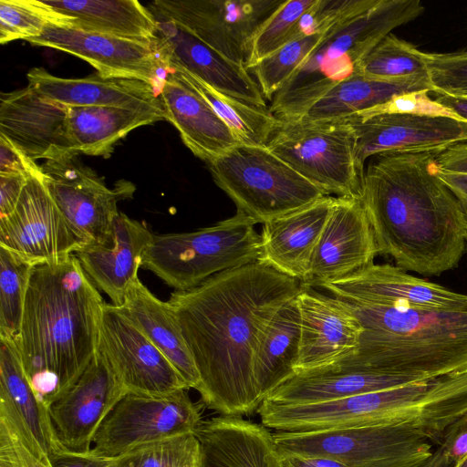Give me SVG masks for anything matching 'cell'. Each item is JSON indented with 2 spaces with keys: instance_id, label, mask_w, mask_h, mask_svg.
<instances>
[{
  "instance_id": "obj_41",
  "label": "cell",
  "mask_w": 467,
  "mask_h": 467,
  "mask_svg": "<svg viewBox=\"0 0 467 467\" xmlns=\"http://www.w3.org/2000/svg\"><path fill=\"white\" fill-rule=\"evenodd\" d=\"M32 267L0 247V338L18 337Z\"/></svg>"
},
{
  "instance_id": "obj_52",
  "label": "cell",
  "mask_w": 467,
  "mask_h": 467,
  "mask_svg": "<svg viewBox=\"0 0 467 467\" xmlns=\"http://www.w3.org/2000/svg\"><path fill=\"white\" fill-rule=\"evenodd\" d=\"M440 169L460 173H467V142L457 143L436 156Z\"/></svg>"
},
{
  "instance_id": "obj_6",
  "label": "cell",
  "mask_w": 467,
  "mask_h": 467,
  "mask_svg": "<svg viewBox=\"0 0 467 467\" xmlns=\"http://www.w3.org/2000/svg\"><path fill=\"white\" fill-rule=\"evenodd\" d=\"M242 213L192 232L153 234L141 267L175 291L196 287L211 276L260 260L261 234Z\"/></svg>"
},
{
  "instance_id": "obj_50",
  "label": "cell",
  "mask_w": 467,
  "mask_h": 467,
  "mask_svg": "<svg viewBox=\"0 0 467 467\" xmlns=\"http://www.w3.org/2000/svg\"><path fill=\"white\" fill-rule=\"evenodd\" d=\"M51 467H110V459L97 457L89 452L79 454L67 451L49 458Z\"/></svg>"
},
{
  "instance_id": "obj_7",
  "label": "cell",
  "mask_w": 467,
  "mask_h": 467,
  "mask_svg": "<svg viewBox=\"0 0 467 467\" xmlns=\"http://www.w3.org/2000/svg\"><path fill=\"white\" fill-rule=\"evenodd\" d=\"M208 167L236 212L256 223L263 224L326 196L266 146L238 144Z\"/></svg>"
},
{
  "instance_id": "obj_55",
  "label": "cell",
  "mask_w": 467,
  "mask_h": 467,
  "mask_svg": "<svg viewBox=\"0 0 467 467\" xmlns=\"http://www.w3.org/2000/svg\"><path fill=\"white\" fill-rule=\"evenodd\" d=\"M456 467H467V454L462 458V460L458 463Z\"/></svg>"
},
{
  "instance_id": "obj_29",
  "label": "cell",
  "mask_w": 467,
  "mask_h": 467,
  "mask_svg": "<svg viewBox=\"0 0 467 467\" xmlns=\"http://www.w3.org/2000/svg\"><path fill=\"white\" fill-rule=\"evenodd\" d=\"M195 435L199 467H282L274 435L263 424L223 415L202 421Z\"/></svg>"
},
{
  "instance_id": "obj_1",
  "label": "cell",
  "mask_w": 467,
  "mask_h": 467,
  "mask_svg": "<svg viewBox=\"0 0 467 467\" xmlns=\"http://www.w3.org/2000/svg\"><path fill=\"white\" fill-rule=\"evenodd\" d=\"M304 283L256 261L216 274L167 301L197 367L202 403L223 416L250 415L262 400L253 376L259 335Z\"/></svg>"
},
{
  "instance_id": "obj_13",
  "label": "cell",
  "mask_w": 467,
  "mask_h": 467,
  "mask_svg": "<svg viewBox=\"0 0 467 467\" xmlns=\"http://www.w3.org/2000/svg\"><path fill=\"white\" fill-rule=\"evenodd\" d=\"M26 41L74 55L103 77L140 79L159 92L172 71L168 47L159 36L152 39L124 38L51 25L39 36Z\"/></svg>"
},
{
  "instance_id": "obj_10",
  "label": "cell",
  "mask_w": 467,
  "mask_h": 467,
  "mask_svg": "<svg viewBox=\"0 0 467 467\" xmlns=\"http://www.w3.org/2000/svg\"><path fill=\"white\" fill-rule=\"evenodd\" d=\"M433 379L320 403L283 405L264 400L257 412L264 426L277 431L305 432L408 424L414 419L415 404Z\"/></svg>"
},
{
  "instance_id": "obj_47",
  "label": "cell",
  "mask_w": 467,
  "mask_h": 467,
  "mask_svg": "<svg viewBox=\"0 0 467 467\" xmlns=\"http://www.w3.org/2000/svg\"><path fill=\"white\" fill-rule=\"evenodd\" d=\"M0 467H51L36 455L14 429L0 419Z\"/></svg>"
},
{
  "instance_id": "obj_48",
  "label": "cell",
  "mask_w": 467,
  "mask_h": 467,
  "mask_svg": "<svg viewBox=\"0 0 467 467\" xmlns=\"http://www.w3.org/2000/svg\"><path fill=\"white\" fill-rule=\"evenodd\" d=\"M0 174L42 177L41 166L0 135Z\"/></svg>"
},
{
  "instance_id": "obj_3",
  "label": "cell",
  "mask_w": 467,
  "mask_h": 467,
  "mask_svg": "<svg viewBox=\"0 0 467 467\" xmlns=\"http://www.w3.org/2000/svg\"><path fill=\"white\" fill-rule=\"evenodd\" d=\"M104 304L75 254L32 267L15 344L36 394L47 409L94 358Z\"/></svg>"
},
{
  "instance_id": "obj_23",
  "label": "cell",
  "mask_w": 467,
  "mask_h": 467,
  "mask_svg": "<svg viewBox=\"0 0 467 467\" xmlns=\"http://www.w3.org/2000/svg\"><path fill=\"white\" fill-rule=\"evenodd\" d=\"M152 234L145 224L119 212L105 243H88L75 254L95 286L114 306L124 304L130 286L139 278L143 252Z\"/></svg>"
},
{
  "instance_id": "obj_21",
  "label": "cell",
  "mask_w": 467,
  "mask_h": 467,
  "mask_svg": "<svg viewBox=\"0 0 467 467\" xmlns=\"http://www.w3.org/2000/svg\"><path fill=\"white\" fill-rule=\"evenodd\" d=\"M346 302L467 311V295L415 277L398 266L372 264L318 285Z\"/></svg>"
},
{
  "instance_id": "obj_20",
  "label": "cell",
  "mask_w": 467,
  "mask_h": 467,
  "mask_svg": "<svg viewBox=\"0 0 467 467\" xmlns=\"http://www.w3.org/2000/svg\"><path fill=\"white\" fill-rule=\"evenodd\" d=\"M296 300L301 319L296 373L334 366L357 351L362 328L346 301L312 287Z\"/></svg>"
},
{
  "instance_id": "obj_36",
  "label": "cell",
  "mask_w": 467,
  "mask_h": 467,
  "mask_svg": "<svg viewBox=\"0 0 467 467\" xmlns=\"http://www.w3.org/2000/svg\"><path fill=\"white\" fill-rule=\"evenodd\" d=\"M173 71L193 88L232 130L240 144L266 146L282 124L269 109L212 88L198 77L171 62Z\"/></svg>"
},
{
  "instance_id": "obj_43",
  "label": "cell",
  "mask_w": 467,
  "mask_h": 467,
  "mask_svg": "<svg viewBox=\"0 0 467 467\" xmlns=\"http://www.w3.org/2000/svg\"><path fill=\"white\" fill-rule=\"evenodd\" d=\"M315 1L285 0L255 33L245 67L249 70L292 40L303 36V16Z\"/></svg>"
},
{
  "instance_id": "obj_15",
  "label": "cell",
  "mask_w": 467,
  "mask_h": 467,
  "mask_svg": "<svg viewBox=\"0 0 467 467\" xmlns=\"http://www.w3.org/2000/svg\"><path fill=\"white\" fill-rule=\"evenodd\" d=\"M41 170L49 194L82 240L105 243L119 213L118 202L132 196L133 185L124 182L108 188L78 155L46 161Z\"/></svg>"
},
{
  "instance_id": "obj_53",
  "label": "cell",
  "mask_w": 467,
  "mask_h": 467,
  "mask_svg": "<svg viewBox=\"0 0 467 467\" xmlns=\"http://www.w3.org/2000/svg\"><path fill=\"white\" fill-rule=\"evenodd\" d=\"M436 175L456 198L467 222V173L448 171L437 167Z\"/></svg>"
},
{
  "instance_id": "obj_11",
  "label": "cell",
  "mask_w": 467,
  "mask_h": 467,
  "mask_svg": "<svg viewBox=\"0 0 467 467\" xmlns=\"http://www.w3.org/2000/svg\"><path fill=\"white\" fill-rule=\"evenodd\" d=\"M202 422L201 407L188 389L158 396L129 392L102 421L89 453L115 458L141 444L195 433Z\"/></svg>"
},
{
  "instance_id": "obj_14",
  "label": "cell",
  "mask_w": 467,
  "mask_h": 467,
  "mask_svg": "<svg viewBox=\"0 0 467 467\" xmlns=\"http://www.w3.org/2000/svg\"><path fill=\"white\" fill-rule=\"evenodd\" d=\"M97 352L126 393L158 396L190 389L170 360L113 304L103 306Z\"/></svg>"
},
{
  "instance_id": "obj_5",
  "label": "cell",
  "mask_w": 467,
  "mask_h": 467,
  "mask_svg": "<svg viewBox=\"0 0 467 467\" xmlns=\"http://www.w3.org/2000/svg\"><path fill=\"white\" fill-rule=\"evenodd\" d=\"M419 0H377L332 26L304 64L275 94L269 109L281 121L301 119L346 78L358 74L363 58L394 28L419 17Z\"/></svg>"
},
{
  "instance_id": "obj_33",
  "label": "cell",
  "mask_w": 467,
  "mask_h": 467,
  "mask_svg": "<svg viewBox=\"0 0 467 467\" xmlns=\"http://www.w3.org/2000/svg\"><path fill=\"white\" fill-rule=\"evenodd\" d=\"M165 119L164 109L105 106L67 107L73 146L78 154L109 156L115 144L133 130Z\"/></svg>"
},
{
  "instance_id": "obj_19",
  "label": "cell",
  "mask_w": 467,
  "mask_h": 467,
  "mask_svg": "<svg viewBox=\"0 0 467 467\" xmlns=\"http://www.w3.org/2000/svg\"><path fill=\"white\" fill-rule=\"evenodd\" d=\"M0 135L33 161L78 155L69 135L67 106L28 86L1 94Z\"/></svg>"
},
{
  "instance_id": "obj_31",
  "label": "cell",
  "mask_w": 467,
  "mask_h": 467,
  "mask_svg": "<svg viewBox=\"0 0 467 467\" xmlns=\"http://www.w3.org/2000/svg\"><path fill=\"white\" fill-rule=\"evenodd\" d=\"M119 307L170 360L187 386L198 390L201 379L197 367L168 302L156 297L137 278Z\"/></svg>"
},
{
  "instance_id": "obj_2",
  "label": "cell",
  "mask_w": 467,
  "mask_h": 467,
  "mask_svg": "<svg viewBox=\"0 0 467 467\" xmlns=\"http://www.w3.org/2000/svg\"><path fill=\"white\" fill-rule=\"evenodd\" d=\"M436 156H376L364 171L358 196L379 254L427 276L456 267L467 237L461 206L436 175Z\"/></svg>"
},
{
  "instance_id": "obj_37",
  "label": "cell",
  "mask_w": 467,
  "mask_h": 467,
  "mask_svg": "<svg viewBox=\"0 0 467 467\" xmlns=\"http://www.w3.org/2000/svg\"><path fill=\"white\" fill-rule=\"evenodd\" d=\"M414 412L408 424L438 445L445 431L467 414V369L434 379Z\"/></svg>"
},
{
  "instance_id": "obj_40",
  "label": "cell",
  "mask_w": 467,
  "mask_h": 467,
  "mask_svg": "<svg viewBox=\"0 0 467 467\" xmlns=\"http://www.w3.org/2000/svg\"><path fill=\"white\" fill-rule=\"evenodd\" d=\"M327 30L297 37L249 69L265 99L272 101L320 44Z\"/></svg>"
},
{
  "instance_id": "obj_35",
  "label": "cell",
  "mask_w": 467,
  "mask_h": 467,
  "mask_svg": "<svg viewBox=\"0 0 467 467\" xmlns=\"http://www.w3.org/2000/svg\"><path fill=\"white\" fill-rule=\"evenodd\" d=\"M420 90L433 91L429 75L378 79L355 74L336 85L301 119L309 121L347 119L398 95Z\"/></svg>"
},
{
  "instance_id": "obj_22",
  "label": "cell",
  "mask_w": 467,
  "mask_h": 467,
  "mask_svg": "<svg viewBox=\"0 0 467 467\" xmlns=\"http://www.w3.org/2000/svg\"><path fill=\"white\" fill-rule=\"evenodd\" d=\"M374 234L358 197H337L316 247L305 286H318L374 263Z\"/></svg>"
},
{
  "instance_id": "obj_46",
  "label": "cell",
  "mask_w": 467,
  "mask_h": 467,
  "mask_svg": "<svg viewBox=\"0 0 467 467\" xmlns=\"http://www.w3.org/2000/svg\"><path fill=\"white\" fill-rule=\"evenodd\" d=\"M467 454V414L444 432L438 448L418 467H456Z\"/></svg>"
},
{
  "instance_id": "obj_32",
  "label": "cell",
  "mask_w": 467,
  "mask_h": 467,
  "mask_svg": "<svg viewBox=\"0 0 467 467\" xmlns=\"http://www.w3.org/2000/svg\"><path fill=\"white\" fill-rule=\"evenodd\" d=\"M300 334V312L295 297L269 319L256 343L253 376L262 402L296 373Z\"/></svg>"
},
{
  "instance_id": "obj_38",
  "label": "cell",
  "mask_w": 467,
  "mask_h": 467,
  "mask_svg": "<svg viewBox=\"0 0 467 467\" xmlns=\"http://www.w3.org/2000/svg\"><path fill=\"white\" fill-rule=\"evenodd\" d=\"M358 74L378 79L428 75L426 53L389 34L363 58Z\"/></svg>"
},
{
  "instance_id": "obj_17",
  "label": "cell",
  "mask_w": 467,
  "mask_h": 467,
  "mask_svg": "<svg viewBox=\"0 0 467 467\" xmlns=\"http://www.w3.org/2000/svg\"><path fill=\"white\" fill-rule=\"evenodd\" d=\"M356 139V161L364 175L373 156L402 153L438 155L457 143L467 142V121L446 117L382 114L348 118Z\"/></svg>"
},
{
  "instance_id": "obj_25",
  "label": "cell",
  "mask_w": 467,
  "mask_h": 467,
  "mask_svg": "<svg viewBox=\"0 0 467 467\" xmlns=\"http://www.w3.org/2000/svg\"><path fill=\"white\" fill-rule=\"evenodd\" d=\"M336 199L326 195L263 223L259 261L304 283Z\"/></svg>"
},
{
  "instance_id": "obj_26",
  "label": "cell",
  "mask_w": 467,
  "mask_h": 467,
  "mask_svg": "<svg viewBox=\"0 0 467 467\" xmlns=\"http://www.w3.org/2000/svg\"><path fill=\"white\" fill-rule=\"evenodd\" d=\"M26 78L27 86L36 92L67 107L163 109L160 92L140 79L103 77L98 72L81 78H64L42 67L30 69Z\"/></svg>"
},
{
  "instance_id": "obj_45",
  "label": "cell",
  "mask_w": 467,
  "mask_h": 467,
  "mask_svg": "<svg viewBox=\"0 0 467 467\" xmlns=\"http://www.w3.org/2000/svg\"><path fill=\"white\" fill-rule=\"evenodd\" d=\"M429 90L407 92L398 95L387 102L357 115L368 118L382 114H410L420 116L446 117L458 120L467 121L451 109L432 99L428 94Z\"/></svg>"
},
{
  "instance_id": "obj_8",
  "label": "cell",
  "mask_w": 467,
  "mask_h": 467,
  "mask_svg": "<svg viewBox=\"0 0 467 467\" xmlns=\"http://www.w3.org/2000/svg\"><path fill=\"white\" fill-rule=\"evenodd\" d=\"M266 147L326 195L359 196L363 176L348 118L282 121Z\"/></svg>"
},
{
  "instance_id": "obj_34",
  "label": "cell",
  "mask_w": 467,
  "mask_h": 467,
  "mask_svg": "<svg viewBox=\"0 0 467 467\" xmlns=\"http://www.w3.org/2000/svg\"><path fill=\"white\" fill-rule=\"evenodd\" d=\"M63 15L74 18L69 28L124 38L157 37V20L136 0H43Z\"/></svg>"
},
{
  "instance_id": "obj_56",
  "label": "cell",
  "mask_w": 467,
  "mask_h": 467,
  "mask_svg": "<svg viewBox=\"0 0 467 467\" xmlns=\"http://www.w3.org/2000/svg\"><path fill=\"white\" fill-rule=\"evenodd\" d=\"M466 249H467V237H466Z\"/></svg>"
},
{
  "instance_id": "obj_42",
  "label": "cell",
  "mask_w": 467,
  "mask_h": 467,
  "mask_svg": "<svg viewBox=\"0 0 467 467\" xmlns=\"http://www.w3.org/2000/svg\"><path fill=\"white\" fill-rule=\"evenodd\" d=\"M200 443L189 432L139 445L110 459V467H199Z\"/></svg>"
},
{
  "instance_id": "obj_4",
  "label": "cell",
  "mask_w": 467,
  "mask_h": 467,
  "mask_svg": "<svg viewBox=\"0 0 467 467\" xmlns=\"http://www.w3.org/2000/svg\"><path fill=\"white\" fill-rule=\"evenodd\" d=\"M347 303L362 328L359 345L328 368L419 379L467 369V311Z\"/></svg>"
},
{
  "instance_id": "obj_27",
  "label": "cell",
  "mask_w": 467,
  "mask_h": 467,
  "mask_svg": "<svg viewBox=\"0 0 467 467\" xmlns=\"http://www.w3.org/2000/svg\"><path fill=\"white\" fill-rule=\"evenodd\" d=\"M160 99L165 119L199 159L209 163L240 144L228 125L173 69L163 82Z\"/></svg>"
},
{
  "instance_id": "obj_44",
  "label": "cell",
  "mask_w": 467,
  "mask_h": 467,
  "mask_svg": "<svg viewBox=\"0 0 467 467\" xmlns=\"http://www.w3.org/2000/svg\"><path fill=\"white\" fill-rule=\"evenodd\" d=\"M426 63L432 92L467 97V51L426 53Z\"/></svg>"
},
{
  "instance_id": "obj_51",
  "label": "cell",
  "mask_w": 467,
  "mask_h": 467,
  "mask_svg": "<svg viewBox=\"0 0 467 467\" xmlns=\"http://www.w3.org/2000/svg\"><path fill=\"white\" fill-rule=\"evenodd\" d=\"M278 448V447H277ZM282 467H348L326 456H308L278 449Z\"/></svg>"
},
{
  "instance_id": "obj_18",
  "label": "cell",
  "mask_w": 467,
  "mask_h": 467,
  "mask_svg": "<svg viewBox=\"0 0 467 467\" xmlns=\"http://www.w3.org/2000/svg\"><path fill=\"white\" fill-rule=\"evenodd\" d=\"M126 394L104 358L97 352L78 381L48 407L60 447L87 454L102 421Z\"/></svg>"
},
{
  "instance_id": "obj_24",
  "label": "cell",
  "mask_w": 467,
  "mask_h": 467,
  "mask_svg": "<svg viewBox=\"0 0 467 467\" xmlns=\"http://www.w3.org/2000/svg\"><path fill=\"white\" fill-rule=\"evenodd\" d=\"M0 419L22 441L47 462L64 450L50 420L48 409L36 394L21 362L15 341L0 338Z\"/></svg>"
},
{
  "instance_id": "obj_12",
  "label": "cell",
  "mask_w": 467,
  "mask_h": 467,
  "mask_svg": "<svg viewBox=\"0 0 467 467\" xmlns=\"http://www.w3.org/2000/svg\"><path fill=\"white\" fill-rule=\"evenodd\" d=\"M285 0H157L149 8L230 60L245 66L253 38Z\"/></svg>"
},
{
  "instance_id": "obj_16",
  "label": "cell",
  "mask_w": 467,
  "mask_h": 467,
  "mask_svg": "<svg viewBox=\"0 0 467 467\" xmlns=\"http://www.w3.org/2000/svg\"><path fill=\"white\" fill-rule=\"evenodd\" d=\"M85 244L52 199L43 176L29 177L14 212L0 219V247L33 266L63 260Z\"/></svg>"
},
{
  "instance_id": "obj_9",
  "label": "cell",
  "mask_w": 467,
  "mask_h": 467,
  "mask_svg": "<svg viewBox=\"0 0 467 467\" xmlns=\"http://www.w3.org/2000/svg\"><path fill=\"white\" fill-rule=\"evenodd\" d=\"M273 435L280 450L329 457L348 467H418L433 451L431 442L405 423Z\"/></svg>"
},
{
  "instance_id": "obj_30",
  "label": "cell",
  "mask_w": 467,
  "mask_h": 467,
  "mask_svg": "<svg viewBox=\"0 0 467 467\" xmlns=\"http://www.w3.org/2000/svg\"><path fill=\"white\" fill-rule=\"evenodd\" d=\"M420 380L423 379L366 369L327 368L295 374L264 400L283 405L327 402Z\"/></svg>"
},
{
  "instance_id": "obj_28",
  "label": "cell",
  "mask_w": 467,
  "mask_h": 467,
  "mask_svg": "<svg viewBox=\"0 0 467 467\" xmlns=\"http://www.w3.org/2000/svg\"><path fill=\"white\" fill-rule=\"evenodd\" d=\"M155 18L157 36L166 43L171 62L222 93L267 107L259 85L245 66L225 57L176 24L160 16Z\"/></svg>"
},
{
  "instance_id": "obj_54",
  "label": "cell",
  "mask_w": 467,
  "mask_h": 467,
  "mask_svg": "<svg viewBox=\"0 0 467 467\" xmlns=\"http://www.w3.org/2000/svg\"><path fill=\"white\" fill-rule=\"evenodd\" d=\"M434 94V99L467 120V97H455L441 93Z\"/></svg>"
},
{
  "instance_id": "obj_39",
  "label": "cell",
  "mask_w": 467,
  "mask_h": 467,
  "mask_svg": "<svg viewBox=\"0 0 467 467\" xmlns=\"http://www.w3.org/2000/svg\"><path fill=\"white\" fill-rule=\"evenodd\" d=\"M74 18L55 11L43 0L0 1V43L39 36L47 26L71 27Z\"/></svg>"
},
{
  "instance_id": "obj_49",
  "label": "cell",
  "mask_w": 467,
  "mask_h": 467,
  "mask_svg": "<svg viewBox=\"0 0 467 467\" xmlns=\"http://www.w3.org/2000/svg\"><path fill=\"white\" fill-rule=\"evenodd\" d=\"M28 178L22 174H0V219L14 212Z\"/></svg>"
}]
</instances>
